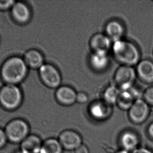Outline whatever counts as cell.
<instances>
[{"label": "cell", "instance_id": "6da1fadb", "mask_svg": "<svg viewBox=\"0 0 153 153\" xmlns=\"http://www.w3.org/2000/svg\"><path fill=\"white\" fill-rule=\"evenodd\" d=\"M113 57L120 65L134 66L141 59V52L134 42L122 39L113 42L111 49Z\"/></svg>", "mask_w": 153, "mask_h": 153}, {"label": "cell", "instance_id": "7a4b0ae2", "mask_svg": "<svg viewBox=\"0 0 153 153\" xmlns=\"http://www.w3.org/2000/svg\"><path fill=\"white\" fill-rule=\"evenodd\" d=\"M27 66L24 59L13 57L4 62L1 69L2 78L8 84H15L22 81L27 75Z\"/></svg>", "mask_w": 153, "mask_h": 153}, {"label": "cell", "instance_id": "3957f363", "mask_svg": "<svg viewBox=\"0 0 153 153\" xmlns=\"http://www.w3.org/2000/svg\"><path fill=\"white\" fill-rule=\"evenodd\" d=\"M4 131L8 141L20 144L29 135V125L22 119H14L7 123Z\"/></svg>", "mask_w": 153, "mask_h": 153}, {"label": "cell", "instance_id": "277c9868", "mask_svg": "<svg viewBox=\"0 0 153 153\" xmlns=\"http://www.w3.org/2000/svg\"><path fill=\"white\" fill-rule=\"evenodd\" d=\"M22 100L21 91L15 84H7L0 90V104L7 110H16L20 107Z\"/></svg>", "mask_w": 153, "mask_h": 153}, {"label": "cell", "instance_id": "5b68a950", "mask_svg": "<svg viewBox=\"0 0 153 153\" xmlns=\"http://www.w3.org/2000/svg\"><path fill=\"white\" fill-rule=\"evenodd\" d=\"M137 77L134 66L120 65L114 73V84L120 91L126 90L133 87Z\"/></svg>", "mask_w": 153, "mask_h": 153}, {"label": "cell", "instance_id": "8992f818", "mask_svg": "<svg viewBox=\"0 0 153 153\" xmlns=\"http://www.w3.org/2000/svg\"><path fill=\"white\" fill-rule=\"evenodd\" d=\"M39 74L41 81L49 89L56 90L62 85L61 72L53 64L45 63L39 69Z\"/></svg>", "mask_w": 153, "mask_h": 153}, {"label": "cell", "instance_id": "52a82bcc", "mask_svg": "<svg viewBox=\"0 0 153 153\" xmlns=\"http://www.w3.org/2000/svg\"><path fill=\"white\" fill-rule=\"evenodd\" d=\"M150 111V105L143 98H139L128 110V117L133 123L142 124L148 118Z\"/></svg>", "mask_w": 153, "mask_h": 153}, {"label": "cell", "instance_id": "ba28073f", "mask_svg": "<svg viewBox=\"0 0 153 153\" xmlns=\"http://www.w3.org/2000/svg\"><path fill=\"white\" fill-rule=\"evenodd\" d=\"M62 147L67 151H75L82 144V137L76 131L66 130L62 131L58 137Z\"/></svg>", "mask_w": 153, "mask_h": 153}, {"label": "cell", "instance_id": "9c48e42d", "mask_svg": "<svg viewBox=\"0 0 153 153\" xmlns=\"http://www.w3.org/2000/svg\"><path fill=\"white\" fill-rule=\"evenodd\" d=\"M91 68L94 72H102L109 66L110 58L108 52H92L88 58Z\"/></svg>", "mask_w": 153, "mask_h": 153}, {"label": "cell", "instance_id": "30bf717a", "mask_svg": "<svg viewBox=\"0 0 153 153\" xmlns=\"http://www.w3.org/2000/svg\"><path fill=\"white\" fill-rule=\"evenodd\" d=\"M77 93L69 85H62L56 90L55 97L56 101L63 106L69 107L76 102Z\"/></svg>", "mask_w": 153, "mask_h": 153}, {"label": "cell", "instance_id": "8fae6325", "mask_svg": "<svg viewBox=\"0 0 153 153\" xmlns=\"http://www.w3.org/2000/svg\"><path fill=\"white\" fill-rule=\"evenodd\" d=\"M113 41L104 33L98 32L91 36L89 45L92 52H108L111 50Z\"/></svg>", "mask_w": 153, "mask_h": 153}, {"label": "cell", "instance_id": "7c38bea8", "mask_svg": "<svg viewBox=\"0 0 153 153\" xmlns=\"http://www.w3.org/2000/svg\"><path fill=\"white\" fill-rule=\"evenodd\" d=\"M126 31L124 24L116 19L108 21L104 27V33L113 42L124 39Z\"/></svg>", "mask_w": 153, "mask_h": 153}, {"label": "cell", "instance_id": "4fadbf2b", "mask_svg": "<svg viewBox=\"0 0 153 153\" xmlns=\"http://www.w3.org/2000/svg\"><path fill=\"white\" fill-rule=\"evenodd\" d=\"M137 77L145 83H153V61L149 59H141L136 66Z\"/></svg>", "mask_w": 153, "mask_h": 153}, {"label": "cell", "instance_id": "5bb4252c", "mask_svg": "<svg viewBox=\"0 0 153 153\" xmlns=\"http://www.w3.org/2000/svg\"><path fill=\"white\" fill-rule=\"evenodd\" d=\"M110 106L104 101H96L90 105L89 113L92 117L96 120L105 119L111 113Z\"/></svg>", "mask_w": 153, "mask_h": 153}, {"label": "cell", "instance_id": "9a60e30c", "mask_svg": "<svg viewBox=\"0 0 153 153\" xmlns=\"http://www.w3.org/2000/svg\"><path fill=\"white\" fill-rule=\"evenodd\" d=\"M120 143L122 149L131 152L140 146V138L134 131L126 130L120 135Z\"/></svg>", "mask_w": 153, "mask_h": 153}, {"label": "cell", "instance_id": "2e32d148", "mask_svg": "<svg viewBox=\"0 0 153 153\" xmlns=\"http://www.w3.org/2000/svg\"><path fill=\"white\" fill-rule=\"evenodd\" d=\"M137 94L133 87L126 90L120 91L116 104L120 109L128 110L134 102L140 98Z\"/></svg>", "mask_w": 153, "mask_h": 153}, {"label": "cell", "instance_id": "e0dca14e", "mask_svg": "<svg viewBox=\"0 0 153 153\" xmlns=\"http://www.w3.org/2000/svg\"><path fill=\"white\" fill-rule=\"evenodd\" d=\"M42 143L39 137L29 134L20 144V151L22 153H39Z\"/></svg>", "mask_w": 153, "mask_h": 153}, {"label": "cell", "instance_id": "ac0fdd59", "mask_svg": "<svg viewBox=\"0 0 153 153\" xmlns=\"http://www.w3.org/2000/svg\"><path fill=\"white\" fill-rule=\"evenodd\" d=\"M23 59L28 66L33 69L39 70L45 63L44 55L36 49L28 50L25 54Z\"/></svg>", "mask_w": 153, "mask_h": 153}, {"label": "cell", "instance_id": "d6986e66", "mask_svg": "<svg viewBox=\"0 0 153 153\" xmlns=\"http://www.w3.org/2000/svg\"><path fill=\"white\" fill-rule=\"evenodd\" d=\"M12 13L17 21L22 23L28 21L31 16L28 6L21 2L14 3L12 7Z\"/></svg>", "mask_w": 153, "mask_h": 153}, {"label": "cell", "instance_id": "ffe728a7", "mask_svg": "<svg viewBox=\"0 0 153 153\" xmlns=\"http://www.w3.org/2000/svg\"><path fill=\"white\" fill-rule=\"evenodd\" d=\"M63 150L58 139L50 138L43 142L39 153H62Z\"/></svg>", "mask_w": 153, "mask_h": 153}, {"label": "cell", "instance_id": "44dd1931", "mask_svg": "<svg viewBox=\"0 0 153 153\" xmlns=\"http://www.w3.org/2000/svg\"><path fill=\"white\" fill-rule=\"evenodd\" d=\"M120 92V90L115 84L109 85L102 93V100L110 105L116 104Z\"/></svg>", "mask_w": 153, "mask_h": 153}, {"label": "cell", "instance_id": "7402d4cb", "mask_svg": "<svg viewBox=\"0 0 153 153\" xmlns=\"http://www.w3.org/2000/svg\"><path fill=\"white\" fill-rule=\"evenodd\" d=\"M143 98L150 106H153V85L149 86L143 93Z\"/></svg>", "mask_w": 153, "mask_h": 153}, {"label": "cell", "instance_id": "603a6c76", "mask_svg": "<svg viewBox=\"0 0 153 153\" xmlns=\"http://www.w3.org/2000/svg\"><path fill=\"white\" fill-rule=\"evenodd\" d=\"M89 100L88 95L84 92L77 93L76 102L79 104H83L86 103Z\"/></svg>", "mask_w": 153, "mask_h": 153}, {"label": "cell", "instance_id": "cb8c5ba5", "mask_svg": "<svg viewBox=\"0 0 153 153\" xmlns=\"http://www.w3.org/2000/svg\"><path fill=\"white\" fill-rule=\"evenodd\" d=\"M7 141L8 140L4 129L0 128V149H2L5 146Z\"/></svg>", "mask_w": 153, "mask_h": 153}, {"label": "cell", "instance_id": "d4e9b609", "mask_svg": "<svg viewBox=\"0 0 153 153\" xmlns=\"http://www.w3.org/2000/svg\"><path fill=\"white\" fill-rule=\"evenodd\" d=\"M14 3L13 1H0V9L5 10L12 7Z\"/></svg>", "mask_w": 153, "mask_h": 153}, {"label": "cell", "instance_id": "484cf974", "mask_svg": "<svg viewBox=\"0 0 153 153\" xmlns=\"http://www.w3.org/2000/svg\"><path fill=\"white\" fill-rule=\"evenodd\" d=\"M131 153H153V152L146 147L139 146V147L131 152Z\"/></svg>", "mask_w": 153, "mask_h": 153}, {"label": "cell", "instance_id": "4316f807", "mask_svg": "<svg viewBox=\"0 0 153 153\" xmlns=\"http://www.w3.org/2000/svg\"><path fill=\"white\" fill-rule=\"evenodd\" d=\"M74 152L75 153H90L88 147L83 144L81 145Z\"/></svg>", "mask_w": 153, "mask_h": 153}, {"label": "cell", "instance_id": "83f0119b", "mask_svg": "<svg viewBox=\"0 0 153 153\" xmlns=\"http://www.w3.org/2000/svg\"><path fill=\"white\" fill-rule=\"evenodd\" d=\"M148 134H149V136L152 137L153 139V122L150 124L148 128Z\"/></svg>", "mask_w": 153, "mask_h": 153}, {"label": "cell", "instance_id": "f1b7e54d", "mask_svg": "<svg viewBox=\"0 0 153 153\" xmlns=\"http://www.w3.org/2000/svg\"><path fill=\"white\" fill-rule=\"evenodd\" d=\"M115 153H131V152H129V151L125 150V149H121V150L117 151Z\"/></svg>", "mask_w": 153, "mask_h": 153}, {"label": "cell", "instance_id": "f546056e", "mask_svg": "<svg viewBox=\"0 0 153 153\" xmlns=\"http://www.w3.org/2000/svg\"><path fill=\"white\" fill-rule=\"evenodd\" d=\"M15 153H22V152H21V151H20V150H19V152H17Z\"/></svg>", "mask_w": 153, "mask_h": 153}]
</instances>
